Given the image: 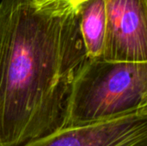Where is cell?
<instances>
[{"mask_svg":"<svg viewBox=\"0 0 147 146\" xmlns=\"http://www.w3.org/2000/svg\"><path fill=\"white\" fill-rule=\"evenodd\" d=\"M88 59L76 4L0 0V146H23L62 128Z\"/></svg>","mask_w":147,"mask_h":146,"instance_id":"1","label":"cell"},{"mask_svg":"<svg viewBox=\"0 0 147 146\" xmlns=\"http://www.w3.org/2000/svg\"><path fill=\"white\" fill-rule=\"evenodd\" d=\"M147 108V62L89 59L71 89L63 127L98 123Z\"/></svg>","mask_w":147,"mask_h":146,"instance_id":"2","label":"cell"},{"mask_svg":"<svg viewBox=\"0 0 147 146\" xmlns=\"http://www.w3.org/2000/svg\"><path fill=\"white\" fill-rule=\"evenodd\" d=\"M106 33L102 59L147 62V0H104Z\"/></svg>","mask_w":147,"mask_h":146,"instance_id":"3","label":"cell"},{"mask_svg":"<svg viewBox=\"0 0 147 146\" xmlns=\"http://www.w3.org/2000/svg\"><path fill=\"white\" fill-rule=\"evenodd\" d=\"M23 146H147V108L98 123L62 127Z\"/></svg>","mask_w":147,"mask_h":146,"instance_id":"4","label":"cell"},{"mask_svg":"<svg viewBox=\"0 0 147 146\" xmlns=\"http://www.w3.org/2000/svg\"><path fill=\"white\" fill-rule=\"evenodd\" d=\"M76 5L88 58L101 59L103 53L107 24L105 2L104 0H84Z\"/></svg>","mask_w":147,"mask_h":146,"instance_id":"5","label":"cell"},{"mask_svg":"<svg viewBox=\"0 0 147 146\" xmlns=\"http://www.w3.org/2000/svg\"><path fill=\"white\" fill-rule=\"evenodd\" d=\"M67 1H69V2H71V3H72L74 4H77V3H80V2H82L84 0H67Z\"/></svg>","mask_w":147,"mask_h":146,"instance_id":"6","label":"cell"},{"mask_svg":"<svg viewBox=\"0 0 147 146\" xmlns=\"http://www.w3.org/2000/svg\"><path fill=\"white\" fill-rule=\"evenodd\" d=\"M35 1H37V2H40V0H35Z\"/></svg>","mask_w":147,"mask_h":146,"instance_id":"7","label":"cell"}]
</instances>
